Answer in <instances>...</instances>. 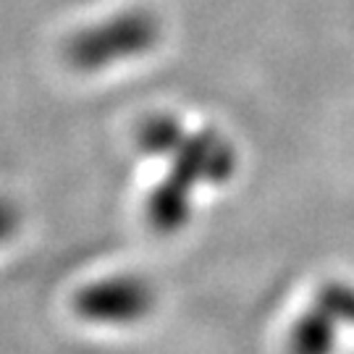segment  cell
Returning a JSON list of instances; mask_svg holds the SVG:
<instances>
[{
  "label": "cell",
  "instance_id": "obj_3",
  "mask_svg": "<svg viewBox=\"0 0 354 354\" xmlns=\"http://www.w3.org/2000/svg\"><path fill=\"white\" fill-rule=\"evenodd\" d=\"M152 307V289L140 279H111L95 283L79 294V315L97 323H129L147 315Z\"/></svg>",
  "mask_w": 354,
  "mask_h": 354
},
{
  "label": "cell",
  "instance_id": "obj_2",
  "mask_svg": "<svg viewBox=\"0 0 354 354\" xmlns=\"http://www.w3.org/2000/svg\"><path fill=\"white\" fill-rule=\"evenodd\" d=\"M171 158L174 163L168 178L187 192H192L197 184H223L236 165V152L231 142L215 129L184 134L171 150Z\"/></svg>",
  "mask_w": 354,
  "mask_h": 354
},
{
  "label": "cell",
  "instance_id": "obj_1",
  "mask_svg": "<svg viewBox=\"0 0 354 354\" xmlns=\"http://www.w3.org/2000/svg\"><path fill=\"white\" fill-rule=\"evenodd\" d=\"M160 39V21L152 11L129 8L89 24L66 45L68 64L79 71H102L150 53Z\"/></svg>",
  "mask_w": 354,
  "mask_h": 354
},
{
  "label": "cell",
  "instance_id": "obj_6",
  "mask_svg": "<svg viewBox=\"0 0 354 354\" xmlns=\"http://www.w3.org/2000/svg\"><path fill=\"white\" fill-rule=\"evenodd\" d=\"M187 131L174 115H152L140 129V145L150 155H171Z\"/></svg>",
  "mask_w": 354,
  "mask_h": 354
},
{
  "label": "cell",
  "instance_id": "obj_7",
  "mask_svg": "<svg viewBox=\"0 0 354 354\" xmlns=\"http://www.w3.org/2000/svg\"><path fill=\"white\" fill-rule=\"evenodd\" d=\"M317 307L326 310L333 320H354V289L342 286V283H330L320 294Z\"/></svg>",
  "mask_w": 354,
  "mask_h": 354
},
{
  "label": "cell",
  "instance_id": "obj_8",
  "mask_svg": "<svg viewBox=\"0 0 354 354\" xmlns=\"http://www.w3.org/2000/svg\"><path fill=\"white\" fill-rule=\"evenodd\" d=\"M19 226V213L8 200H0V244L11 236Z\"/></svg>",
  "mask_w": 354,
  "mask_h": 354
},
{
  "label": "cell",
  "instance_id": "obj_5",
  "mask_svg": "<svg viewBox=\"0 0 354 354\" xmlns=\"http://www.w3.org/2000/svg\"><path fill=\"white\" fill-rule=\"evenodd\" d=\"M189 194L192 192L174 184L171 178H165L163 184L152 192L150 205H147L152 226L160 231H174L181 226L189 215Z\"/></svg>",
  "mask_w": 354,
  "mask_h": 354
},
{
  "label": "cell",
  "instance_id": "obj_4",
  "mask_svg": "<svg viewBox=\"0 0 354 354\" xmlns=\"http://www.w3.org/2000/svg\"><path fill=\"white\" fill-rule=\"evenodd\" d=\"M336 344V320L317 307L291 333V354H330Z\"/></svg>",
  "mask_w": 354,
  "mask_h": 354
}]
</instances>
